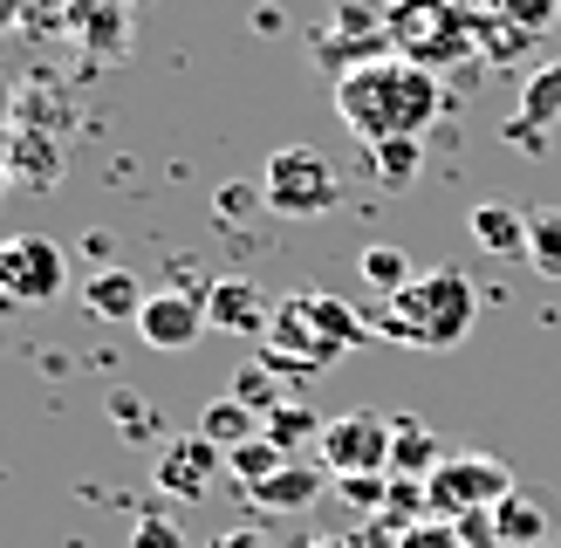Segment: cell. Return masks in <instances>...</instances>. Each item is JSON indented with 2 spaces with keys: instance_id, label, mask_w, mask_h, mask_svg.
<instances>
[{
  "instance_id": "obj_1",
  "label": "cell",
  "mask_w": 561,
  "mask_h": 548,
  "mask_svg": "<svg viewBox=\"0 0 561 548\" xmlns=\"http://www.w3.org/2000/svg\"><path fill=\"white\" fill-rule=\"evenodd\" d=\"M445 110V82L425 62H404V55H377V62H356L335 76V117H343L363 145H383V137H417Z\"/></svg>"
},
{
  "instance_id": "obj_2",
  "label": "cell",
  "mask_w": 561,
  "mask_h": 548,
  "mask_svg": "<svg viewBox=\"0 0 561 548\" xmlns=\"http://www.w3.org/2000/svg\"><path fill=\"white\" fill-rule=\"evenodd\" d=\"M472 316H480V301H472L466 267H417L411 282L390 295L383 336L411 343V350H459L472 336Z\"/></svg>"
},
{
  "instance_id": "obj_3",
  "label": "cell",
  "mask_w": 561,
  "mask_h": 548,
  "mask_svg": "<svg viewBox=\"0 0 561 548\" xmlns=\"http://www.w3.org/2000/svg\"><path fill=\"white\" fill-rule=\"evenodd\" d=\"M261 206L274 219H322L343 206V179L316 145H280L261 164Z\"/></svg>"
},
{
  "instance_id": "obj_4",
  "label": "cell",
  "mask_w": 561,
  "mask_h": 548,
  "mask_svg": "<svg viewBox=\"0 0 561 548\" xmlns=\"http://www.w3.org/2000/svg\"><path fill=\"white\" fill-rule=\"evenodd\" d=\"M390 55H404V62H459V55L480 42V21L459 14V0H390Z\"/></svg>"
},
{
  "instance_id": "obj_5",
  "label": "cell",
  "mask_w": 561,
  "mask_h": 548,
  "mask_svg": "<svg viewBox=\"0 0 561 548\" xmlns=\"http://www.w3.org/2000/svg\"><path fill=\"white\" fill-rule=\"evenodd\" d=\"M335 356H343V343L329 336V329L316 322V309H308V295H288L274 309V322H267V336H261V364L274 370V377H316V370H329Z\"/></svg>"
},
{
  "instance_id": "obj_6",
  "label": "cell",
  "mask_w": 561,
  "mask_h": 548,
  "mask_svg": "<svg viewBox=\"0 0 561 548\" xmlns=\"http://www.w3.org/2000/svg\"><path fill=\"white\" fill-rule=\"evenodd\" d=\"M432 493V514L459 521V514H480V507H500L514 493V466L493 459V453H445V466L425 480Z\"/></svg>"
},
{
  "instance_id": "obj_7",
  "label": "cell",
  "mask_w": 561,
  "mask_h": 548,
  "mask_svg": "<svg viewBox=\"0 0 561 548\" xmlns=\"http://www.w3.org/2000/svg\"><path fill=\"white\" fill-rule=\"evenodd\" d=\"M69 288V254L48 233H8L0 240V301H55Z\"/></svg>"
},
{
  "instance_id": "obj_8",
  "label": "cell",
  "mask_w": 561,
  "mask_h": 548,
  "mask_svg": "<svg viewBox=\"0 0 561 548\" xmlns=\"http://www.w3.org/2000/svg\"><path fill=\"white\" fill-rule=\"evenodd\" d=\"M316 453L335 480L350 473H390V419L383 411H343V419H329Z\"/></svg>"
},
{
  "instance_id": "obj_9",
  "label": "cell",
  "mask_w": 561,
  "mask_h": 548,
  "mask_svg": "<svg viewBox=\"0 0 561 548\" xmlns=\"http://www.w3.org/2000/svg\"><path fill=\"white\" fill-rule=\"evenodd\" d=\"M219 473H227V446H213L206 432L164 438V446H158V466H151L158 493H179V501H206V493L219 487Z\"/></svg>"
},
{
  "instance_id": "obj_10",
  "label": "cell",
  "mask_w": 561,
  "mask_h": 548,
  "mask_svg": "<svg viewBox=\"0 0 561 548\" xmlns=\"http://www.w3.org/2000/svg\"><path fill=\"white\" fill-rule=\"evenodd\" d=\"M206 295H192V288H164L145 301V316H137V336H145L151 350H192L206 336Z\"/></svg>"
},
{
  "instance_id": "obj_11",
  "label": "cell",
  "mask_w": 561,
  "mask_h": 548,
  "mask_svg": "<svg viewBox=\"0 0 561 548\" xmlns=\"http://www.w3.org/2000/svg\"><path fill=\"white\" fill-rule=\"evenodd\" d=\"M206 322L227 329V336H267L274 309H267V295L247 282V274H227V282L206 288Z\"/></svg>"
},
{
  "instance_id": "obj_12",
  "label": "cell",
  "mask_w": 561,
  "mask_h": 548,
  "mask_svg": "<svg viewBox=\"0 0 561 548\" xmlns=\"http://www.w3.org/2000/svg\"><path fill=\"white\" fill-rule=\"evenodd\" d=\"M548 124H561V55H554V62H541L535 76L520 82V117L507 124V137H514V145H527V151H541V130Z\"/></svg>"
},
{
  "instance_id": "obj_13",
  "label": "cell",
  "mask_w": 561,
  "mask_h": 548,
  "mask_svg": "<svg viewBox=\"0 0 561 548\" xmlns=\"http://www.w3.org/2000/svg\"><path fill=\"white\" fill-rule=\"evenodd\" d=\"M145 288H137V274L130 267H117V261H103L96 274H82V309L90 316H103V322H137L145 316Z\"/></svg>"
},
{
  "instance_id": "obj_14",
  "label": "cell",
  "mask_w": 561,
  "mask_h": 548,
  "mask_svg": "<svg viewBox=\"0 0 561 548\" xmlns=\"http://www.w3.org/2000/svg\"><path fill=\"white\" fill-rule=\"evenodd\" d=\"M322 480H329V466H308V459H288L274 480H261L247 501H254L261 514H301V507H316L322 501Z\"/></svg>"
},
{
  "instance_id": "obj_15",
  "label": "cell",
  "mask_w": 561,
  "mask_h": 548,
  "mask_svg": "<svg viewBox=\"0 0 561 548\" xmlns=\"http://www.w3.org/2000/svg\"><path fill=\"white\" fill-rule=\"evenodd\" d=\"M438 466H445V446L432 438V425L390 419V473H398V480H432Z\"/></svg>"
},
{
  "instance_id": "obj_16",
  "label": "cell",
  "mask_w": 561,
  "mask_h": 548,
  "mask_svg": "<svg viewBox=\"0 0 561 548\" xmlns=\"http://www.w3.org/2000/svg\"><path fill=\"white\" fill-rule=\"evenodd\" d=\"M548 528H554V514H548L541 493H527V487H514L507 501L493 507V535H500V548H535Z\"/></svg>"
},
{
  "instance_id": "obj_17",
  "label": "cell",
  "mask_w": 561,
  "mask_h": 548,
  "mask_svg": "<svg viewBox=\"0 0 561 548\" xmlns=\"http://www.w3.org/2000/svg\"><path fill=\"white\" fill-rule=\"evenodd\" d=\"M466 227H472V240H480L486 254H500V261H520V254H527V213L500 206V199L472 206V213H466Z\"/></svg>"
},
{
  "instance_id": "obj_18",
  "label": "cell",
  "mask_w": 561,
  "mask_h": 548,
  "mask_svg": "<svg viewBox=\"0 0 561 548\" xmlns=\"http://www.w3.org/2000/svg\"><path fill=\"white\" fill-rule=\"evenodd\" d=\"M261 425H267V419H261L254 404H240L233 391H227V398H213V404L199 411V432L213 438V446H227V453L247 446V438H261Z\"/></svg>"
},
{
  "instance_id": "obj_19",
  "label": "cell",
  "mask_w": 561,
  "mask_h": 548,
  "mask_svg": "<svg viewBox=\"0 0 561 548\" xmlns=\"http://www.w3.org/2000/svg\"><path fill=\"white\" fill-rule=\"evenodd\" d=\"M527 261L535 274L561 282V206H527Z\"/></svg>"
},
{
  "instance_id": "obj_20",
  "label": "cell",
  "mask_w": 561,
  "mask_h": 548,
  "mask_svg": "<svg viewBox=\"0 0 561 548\" xmlns=\"http://www.w3.org/2000/svg\"><path fill=\"white\" fill-rule=\"evenodd\" d=\"M356 274H363V282H370L383 301H390V295H398V288L411 282V274H417V267H411V254H404V247L377 240V247H363V254H356Z\"/></svg>"
},
{
  "instance_id": "obj_21",
  "label": "cell",
  "mask_w": 561,
  "mask_h": 548,
  "mask_svg": "<svg viewBox=\"0 0 561 548\" xmlns=\"http://www.w3.org/2000/svg\"><path fill=\"white\" fill-rule=\"evenodd\" d=\"M280 466H288V453H280L267 432H261V438H247V446H233V453H227V473H233V480H240L247 493H254L261 480H274Z\"/></svg>"
},
{
  "instance_id": "obj_22",
  "label": "cell",
  "mask_w": 561,
  "mask_h": 548,
  "mask_svg": "<svg viewBox=\"0 0 561 548\" xmlns=\"http://www.w3.org/2000/svg\"><path fill=\"white\" fill-rule=\"evenodd\" d=\"M322 425H329V419H316V411H308V404H274L261 432H267L274 446L295 459V446H301V438H322Z\"/></svg>"
},
{
  "instance_id": "obj_23",
  "label": "cell",
  "mask_w": 561,
  "mask_h": 548,
  "mask_svg": "<svg viewBox=\"0 0 561 548\" xmlns=\"http://www.w3.org/2000/svg\"><path fill=\"white\" fill-rule=\"evenodd\" d=\"M417 164H425V151H417V137H383V145H370V172L383 185H411Z\"/></svg>"
},
{
  "instance_id": "obj_24",
  "label": "cell",
  "mask_w": 561,
  "mask_h": 548,
  "mask_svg": "<svg viewBox=\"0 0 561 548\" xmlns=\"http://www.w3.org/2000/svg\"><path fill=\"white\" fill-rule=\"evenodd\" d=\"M486 8H493V21L520 27V35H541V27L561 21V0H486Z\"/></svg>"
},
{
  "instance_id": "obj_25",
  "label": "cell",
  "mask_w": 561,
  "mask_h": 548,
  "mask_svg": "<svg viewBox=\"0 0 561 548\" xmlns=\"http://www.w3.org/2000/svg\"><path fill=\"white\" fill-rule=\"evenodd\" d=\"M308 309H316V322H322V329H329V336L343 343V350L370 336V329H363V316H356V309H343V301H335V295H308Z\"/></svg>"
},
{
  "instance_id": "obj_26",
  "label": "cell",
  "mask_w": 561,
  "mask_h": 548,
  "mask_svg": "<svg viewBox=\"0 0 561 548\" xmlns=\"http://www.w3.org/2000/svg\"><path fill=\"white\" fill-rule=\"evenodd\" d=\"M233 398H240V404H254L261 419H267L274 404H288V398H280V384H274V370H267V364H254V370H240V377H233Z\"/></svg>"
},
{
  "instance_id": "obj_27",
  "label": "cell",
  "mask_w": 561,
  "mask_h": 548,
  "mask_svg": "<svg viewBox=\"0 0 561 548\" xmlns=\"http://www.w3.org/2000/svg\"><path fill=\"white\" fill-rule=\"evenodd\" d=\"M398 548H466V535H459V521L432 514V521H411V528L398 535Z\"/></svg>"
},
{
  "instance_id": "obj_28",
  "label": "cell",
  "mask_w": 561,
  "mask_h": 548,
  "mask_svg": "<svg viewBox=\"0 0 561 548\" xmlns=\"http://www.w3.org/2000/svg\"><path fill=\"white\" fill-rule=\"evenodd\" d=\"M343 501L363 507V514H383L390 507V473H350L343 480Z\"/></svg>"
},
{
  "instance_id": "obj_29",
  "label": "cell",
  "mask_w": 561,
  "mask_h": 548,
  "mask_svg": "<svg viewBox=\"0 0 561 548\" xmlns=\"http://www.w3.org/2000/svg\"><path fill=\"white\" fill-rule=\"evenodd\" d=\"M130 548H185V535H179V521H164V514H145L130 528Z\"/></svg>"
},
{
  "instance_id": "obj_30",
  "label": "cell",
  "mask_w": 561,
  "mask_h": 548,
  "mask_svg": "<svg viewBox=\"0 0 561 548\" xmlns=\"http://www.w3.org/2000/svg\"><path fill=\"white\" fill-rule=\"evenodd\" d=\"M219 548H274L261 528H227V535H219Z\"/></svg>"
},
{
  "instance_id": "obj_31",
  "label": "cell",
  "mask_w": 561,
  "mask_h": 548,
  "mask_svg": "<svg viewBox=\"0 0 561 548\" xmlns=\"http://www.w3.org/2000/svg\"><path fill=\"white\" fill-rule=\"evenodd\" d=\"M308 548H356V541H343V535H322V541H308Z\"/></svg>"
}]
</instances>
